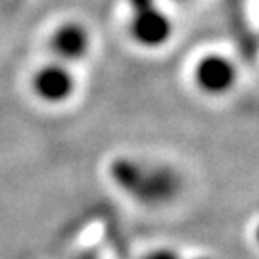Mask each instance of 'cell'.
Masks as SVG:
<instances>
[{
  "label": "cell",
  "mask_w": 259,
  "mask_h": 259,
  "mask_svg": "<svg viewBox=\"0 0 259 259\" xmlns=\"http://www.w3.org/2000/svg\"><path fill=\"white\" fill-rule=\"evenodd\" d=\"M108 177L115 188L144 205H161L181 188V175L165 161L137 154H119L108 163Z\"/></svg>",
  "instance_id": "1"
},
{
  "label": "cell",
  "mask_w": 259,
  "mask_h": 259,
  "mask_svg": "<svg viewBox=\"0 0 259 259\" xmlns=\"http://www.w3.org/2000/svg\"><path fill=\"white\" fill-rule=\"evenodd\" d=\"M125 35L129 42L144 52H159L177 35V21L163 0H123Z\"/></svg>",
  "instance_id": "2"
},
{
  "label": "cell",
  "mask_w": 259,
  "mask_h": 259,
  "mask_svg": "<svg viewBox=\"0 0 259 259\" xmlns=\"http://www.w3.org/2000/svg\"><path fill=\"white\" fill-rule=\"evenodd\" d=\"M242 69L236 58L221 48H209L188 65V83L198 96L225 100L240 89Z\"/></svg>",
  "instance_id": "3"
},
{
  "label": "cell",
  "mask_w": 259,
  "mask_h": 259,
  "mask_svg": "<svg viewBox=\"0 0 259 259\" xmlns=\"http://www.w3.org/2000/svg\"><path fill=\"white\" fill-rule=\"evenodd\" d=\"M29 93L45 108H65L79 94V67L47 58L29 75Z\"/></svg>",
  "instance_id": "4"
},
{
  "label": "cell",
  "mask_w": 259,
  "mask_h": 259,
  "mask_svg": "<svg viewBox=\"0 0 259 259\" xmlns=\"http://www.w3.org/2000/svg\"><path fill=\"white\" fill-rule=\"evenodd\" d=\"M48 58L73 67L89 60L94 50V35L89 23L79 18L58 19L47 35Z\"/></svg>",
  "instance_id": "5"
}]
</instances>
